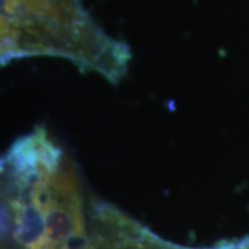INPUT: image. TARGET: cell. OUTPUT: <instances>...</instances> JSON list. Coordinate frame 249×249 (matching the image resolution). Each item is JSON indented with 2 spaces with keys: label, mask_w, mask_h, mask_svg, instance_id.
Returning a JSON list of instances; mask_svg holds the SVG:
<instances>
[{
  "label": "cell",
  "mask_w": 249,
  "mask_h": 249,
  "mask_svg": "<svg viewBox=\"0 0 249 249\" xmlns=\"http://www.w3.org/2000/svg\"><path fill=\"white\" fill-rule=\"evenodd\" d=\"M1 62L58 57L116 83L129 68V47L109 36L82 0H1Z\"/></svg>",
  "instance_id": "1"
}]
</instances>
